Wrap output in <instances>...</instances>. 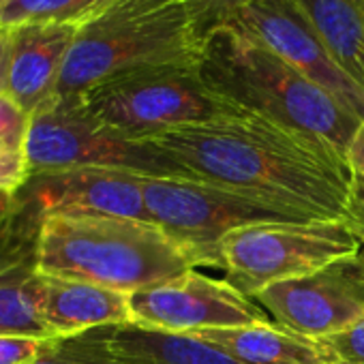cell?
Masks as SVG:
<instances>
[{
  "label": "cell",
  "instance_id": "16",
  "mask_svg": "<svg viewBox=\"0 0 364 364\" xmlns=\"http://www.w3.org/2000/svg\"><path fill=\"white\" fill-rule=\"evenodd\" d=\"M75 338L107 364H240L191 334L148 330L131 321L95 328Z\"/></svg>",
  "mask_w": 364,
  "mask_h": 364
},
{
  "label": "cell",
  "instance_id": "25",
  "mask_svg": "<svg viewBox=\"0 0 364 364\" xmlns=\"http://www.w3.org/2000/svg\"><path fill=\"white\" fill-rule=\"evenodd\" d=\"M54 338L39 336H0V364H28L41 358Z\"/></svg>",
  "mask_w": 364,
  "mask_h": 364
},
{
  "label": "cell",
  "instance_id": "26",
  "mask_svg": "<svg viewBox=\"0 0 364 364\" xmlns=\"http://www.w3.org/2000/svg\"><path fill=\"white\" fill-rule=\"evenodd\" d=\"M28 178L26 156L0 148V193H18Z\"/></svg>",
  "mask_w": 364,
  "mask_h": 364
},
{
  "label": "cell",
  "instance_id": "27",
  "mask_svg": "<svg viewBox=\"0 0 364 364\" xmlns=\"http://www.w3.org/2000/svg\"><path fill=\"white\" fill-rule=\"evenodd\" d=\"M11 63V28L0 24V92H7Z\"/></svg>",
  "mask_w": 364,
  "mask_h": 364
},
{
  "label": "cell",
  "instance_id": "24",
  "mask_svg": "<svg viewBox=\"0 0 364 364\" xmlns=\"http://www.w3.org/2000/svg\"><path fill=\"white\" fill-rule=\"evenodd\" d=\"M28 364H107L103 358L84 347L75 336L54 338L52 347L37 360Z\"/></svg>",
  "mask_w": 364,
  "mask_h": 364
},
{
  "label": "cell",
  "instance_id": "9",
  "mask_svg": "<svg viewBox=\"0 0 364 364\" xmlns=\"http://www.w3.org/2000/svg\"><path fill=\"white\" fill-rule=\"evenodd\" d=\"M129 300L131 323L171 334L270 321L253 298L240 294L225 279L206 277L196 268L141 287Z\"/></svg>",
  "mask_w": 364,
  "mask_h": 364
},
{
  "label": "cell",
  "instance_id": "3",
  "mask_svg": "<svg viewBox=\"0 0 364 364\" xmlns=\"http://www.w3.org/2000/svg\"><path fill=\"white\" fill-rule=\"evenodd\" d=\"M193 268V259L152 221L99 215L41 219L37 272L43 274L133 294Z\"/></svg>",
  "mask_w": 364,
  "mask_h": 364
},
{
  "label": "cell",
  "instance_id": "29",
  "mask_svg": "<svg viewBox=\"0 0 364 364\" xmlns=\"http://www.w3.org/2000/svg\"><path fill=\"white\" fill-rule=\"evenodd\" d=\"M358 259H360L362 266H364V245H362V249H360V253H358Z\"/></svg>",
  "mask_w": 364,
  "mask_h": 364
},
{
  "label": "cell",
  "instance_id": "2",
  "mask_svg": "<svg viewBox=\"0 0 364 364\" xmlns=\"http://www.w3.org/2000/svg\"><path fill=\"white\" fill-rule=\"evenodd\" d=\"M200 71L230 103L321 144L345 165L362 120L238 26L223 24L204 39Z\"/></svg>",
  "mask_w": 364,
  "mask_h": 364
},
{
  "label": "cell",
  "instance_id": "11",
  "mask_svg": "<svg viewBox=\"0 0 364 364\" xmlns=\"http://www.w3.org/2000/svg\"><path fill=\"white\" fill-rule=\"evenodd\" d=\"M253 300L277 323L323 338L364 317V266L358 255L347 257L309 277L274 283Z\"/></svg>",
  "mask_w": 364,
  "mask_h": 364
},
{
  "label": "cell",
  "instance_id": "7",
  "mask_svg": "<svg viewBox=\"0 0 364 364\" xmlns=\"http://www.w3.org/2000/svg\"><path fill=\"white\" fill-rule=\"evenodd\" d=\"M24 156L28 176L65 169H116L173 178L154 148L101 122L82 97L56 95L31 116Z\"/></svg>",
  "mask_w": 364,
  "mask_h": 364
},
{
  "label": "cell",
  "instance_id": "14",
  "mask_svg": "<svg viewBox=\"0 0 364 364\" xmlns=\"http://www.w3.org/2000/svg\"><path fill=\"white\" fill-rule=\"evenodd\" d=\"M9 28L11 63L7 95L33 116L56 97L77 28L56 24H18Z\"/></svg>",
  "mask_w": 364,
  "mask_h": 364
},
{
  "label": "cell",
  "instance_id": "22",
  "mask_svg": "<svg viewBox=\"0 0 364 364\" xmlns=\"http://www.w3.org/2000/svg\"><path fill=\"white\" fill-rule=\"evenodd\" d=\"M191 14L202 41L219 26L228 24L238 11L242 0H180Z\"/></svg>",
  "mask_w": 364,
  "mask_h": 364
},
{
  "label": "cell",
  "instance_id": "6",
  "mask_svg": "<svg viewBox=\"0 0 364 364\" xmlns=\"http://www.w3.org/2000/svg\"><path fill=\"white\" fill-rule=\"evenodd\" d=\"M360 249V240L343 221H266L225 234L221 270L232 287L255 298L274 283L355 257Z\"/></svg>",
  "mask_w": 364,
  "mask_h": 364
},
{
  "label": "cell",
  "instance_id": "19",
  "mask_svg": "<svg viewBox=\"0 0 364 364\" xmlns=\"http://www.w3.org/2000/svg\"><path fill=\"white\" fill-rule=\"evenodd\" d=\"M116 3L118 0H11L0 11V24H56L80 31Z\"/></svg>",
  "mask_w": 364,
  "mask_h": 364
},
{
  "label": "cell",
  "instance_id": "13",
  "mask_svg": "<svg viewBox=\"0 0 364 364\" xmlns=\"http://www.w3.org/2000/svg\"><path fill=\"white\" fill-rule=\"evenodd\" d=\"M39 210L16 193L11 215L0 223V336L52 338L37 306Z\"/></svg>",
  "mask_w": 364,
  "mask_h": 364
},
{
  "label": "cell",
  "instance_id": "28",
  "mask_svg": "<svg viewBox=\"0 0 364 364\" xmlns=\"http://www.w3.org/2000/svg\"><path fill=\"white\" fill-rule=\"evenodd\" d=\"M16 206V193H0V223H3Z\"/></svg>",
  "mask_w": 364,
  "mask_h": 364
},
{
  "label": "cell",
  "instance_id": "15",
  "mask_svg": "<svg viewBox=\"0 0 364 364\" xmlns=\"http://www.w3.org/2000/svg\"><path fill=\"white\" fill-rule=\"evenodd\" d=\"M35 289L41 321L52 338L131 321V294L43 272H37Z\"/></svg>",
  "mask_w": 364,
  "mask_h": 364
},
{
  "label": "cell",
  "instance_id": "30",
  "mask_svg": "<svg viewBox=\"0 0 364 364\" xmlns=\"http://www.w3.org/2000/svg\"><path fill=\"white\" fill-rule=\"evenodd\" d=\"M9 3H11V0H0V11H3Z\"/></svg>",
  "mask_w": 364,
  "mask_h": 364
},
{
  "label": "cell",
  "instance_id": "21",
  "mask_svg": "<svg viewBox=\"0 0 364 364\" xmlns=\"http://www.w3.org/2000/svg\"><path fill=\"white\" fill-rule=\"evenodd\" d=\"M31 131V114L24 112L7 92H0V148L24 154Z\"/></svg>",
  "mask_w": 364,
  "mask_h": 364
},
{
  "label": "cell",
  "instance_id": "1",
  "mask_svg": "<svg viewBox=\"0 0 364 364\" xmlns=\"http://www.w3.org/2000/svg\"><path fill=\"white\" fill-rule=\"evenodd\" d=\"M173 178L215 185L298 221H343L347 171L321 144L234 105L146 139Z\"/></svg>",
  "mask_w": 364,
  "mask_h": 364
},
{
  "label": "cell",
  "instance_id": "10",
  "mask_svg": "<svg viewBox=\"0 0 364 364\" xmlns=\"http://www.w3.org/2000/svg\"><path fill=\"white\" fill-rule=\"evenodd\" d=\"M228 24L264 43L364 120V90L334 63L298 0H242Z\"/></svg>",
  "mask_w": 364,
  "mask_h": 364
},
{
  "label": "cell",
  "instance_id": "4",
  "mask_svg": "<svg viewBox=\"0 0 364 364\" xmlns=\"http://www.w3.org/2000/svg\"><path fill=\"white\" fill-rule=\"evenodd\" d=\"M202 37L180 0H118L77 31L69 50L58 97L144 69L200 65Z\"/></svg>",
  "mask_w": 364,
  "mask_h": 364
},
{
  "label": "cell",
  "instance_id": "17",
  "mask_svg": "<svg viewBox=\"0 0 364 364\" xmlns=\"http://www.w3.org/2000/svg\"><path fill=\"white\" fill-rule=\"evenodd\" d=\"M191 336L219 347L240 364H334L319 338L298 334L277 321L217 328Z\"/></svg>",
  "mask_w": 364,
  "mask_h": 364
},
{
  "label": "cell",
  "instance_id": "12",
  "mask_svg": "<svg viewBox=\"0 0 364 364\" xmlns=\"http://www.w3.org/2000/svg\"><path fill=\"white\" fill-rule=\"evenodd\" d=\"M41 217L99 215L150 221L141 176L116 169H65L33 173L18 191Z\"/></svg>",
  "mask_w": 364,
  "mask_h": 364
},
{
  "label": "cell",
  "instance_id": "8",
  "mask_svg": "<svg viewBox=\"0 0 364 364\" xmlns=\"http://www.w3.org/2000/svg\"><path fill=\"white\" fill-rule=\"evenodd\" d=\"M150 221L156 223L196 268H221V240L236 228L266 221H298L240 193L189 178L141 176Z\"/></svg>",
  "mask_w": 364,
  "mask_h": 364
},
{
  "label": "cell",
  "instance_id": "23",
  "mask_svg": "<svg viewBox=\"0 0 364 364\" xmlns=\"http://www.w3.org/2000/svg\"><path fill=\"white\" fill-rule=\"evenodd\" d=\"M319 341L328 347L334 364H364V317Z\"/></svg>",
  "mask_w": 364,
  "mask_h": 364
},
{
  "label": "cell",
  "instance_id": "5",
  "mask_svg": "<svg viewBox=\"0 0 364 364\" xmlns=\"http://www.w3.org/2000/svg\"><path fill=\"white\" fill-rule=\"evenodd\" d=\"M80 97L101 122L135 141H146L169 129L206 122L234 109V103L204 82L200 65L127 73Z\"/></svg>",
  "mask_w": 364,
  "mask_h": 364
},
{
  "label": "cell",
  "instance_id": "18",
  "mask_svg": "<svg viewBox=\"0 0 364 364\" xmlns=\"http://www.w3.org/2000/svg\"><path fill=\"white\" fill-rule=\"evenodd\" d=\"M334 63L364 90V0H298Z\"/></svg>",
  "mask_w": 364,
  "mask_h": 364
},
{
  "label": "cell",
  "instance_id": "20",
  "mask_svg": "<svg viewBox=\"0 0 364 364\" xmlns=\"http://www.w3.org/2000/svg\"><path fill=\"white\" fill-rule=\"evenodd\" d=\"M347 171V196H345V217L347 230L364 245V120L360 122L345 156Z\"/></svg>",
  "mask_w": 364,
  "mask_h": 364
}]
</instances>
